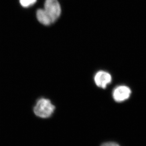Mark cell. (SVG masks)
I'll return each instance as SVG.
<instances>
[{
	"instance_id": "obj_1",
	"label": "cell",
	"mask_w": 146,
	"mask_h": 146,
	"mask_svg": "<svg viewBox=\"0 0 146 146\" xmlns=\"http://www.w3.org/2000/svg\"><path fill=\"white\" fill-rule=\"evenodd\" d=\"M56 107L48 98L40 97L36 100L32 108L33 114L37 118L48 120L54 115Z\"/></svg>"
},
{
	"instance_id": "obj_2",
	"label": "cell",
	"mask_w": 146,
	"mask_h": 146,
	"mask_svg": "<svg viewBox=\"0 0 146 146\" xmlns=\"http://www.w3.org/2000/svg\"><path fill=\"white\" fill-rule=\"evenodd\" d=\"M44 9L52 23L58 19L62 12L61 5L58 0H46Z\"/></svg>"
},
{
	"instance_id": "obj_3",
	"label": "cell",
	"mask_w": 146,
	"mask_h": 146,
	"mask_svg": "<svg viewBox=\"0 0 146 146\" xmlns=\"http://www.w3.org/2000/svg\"><path fill=\"white\" fill-rule=\"evenodd\" d=\"M131 93V91L129 87L125 86H120L114 88L113 96L116 102H123L128 99Z\"/></svg>"
},
{
	"instance_id": "obj_4",
	"label": "cell",
	"mask_w": 146,
	"mask_h": 146,
	"mask_svg": "<svg viewBox=\"0 0 146 146\" xmlns=\"http://www.w3.org/2000/svg\"><path fill=\"white\" fill-rule=\"evenodd\" d=\"M112 76L108 72L99 71L96 74L94 81L98 87L106 88L112 81Z\"/></svg>"
},
{
	"instance_id": "obj_5",
	"label": "cell",
	"mask_w": 146,
	"mask_h": 146,
	"mask_svg": "<svg viewBox=\"0 0 146 146\" xmlns=\"http://www.w3.org/2000/svg\"><path fill=\"white\" fill-rule=\"evenodd\" d=\"M36 15L37 20L40 23L45 26H48L52 23L50 18L44 9H38L36 11Z\"/></svg>"
},
{
	"instance_id": "obj_6",
	"label": "cell",
	"mask_w": 146,
	"mask_h": 146,
	"mask_svg": "<svg viewBox=\"0 0 146 146\" xmlns=\"http://www.w3.org/2000/svg\"><path fill=\"white\" fill-rule=\"evenodd\" d=\"M37 0H19L21 5L24 8H28L36 3Z\"/></svg>"
},
{
	"instance_id": "obj_7",
	"label": "cell",
	"mask_w": 146,
	"mask_h": 146,
	"mask_svg": "<svg viewBox=\"0 0 146 146\" xmlns=\"http://www.w3.org/2000/svg\"><path fill=\"white\" fill-rule=\"evenodd\" d=\"M102 146H120L118 145L117 144L113 142H108L102 145Z\"/></svg>"
}]
</instances>
